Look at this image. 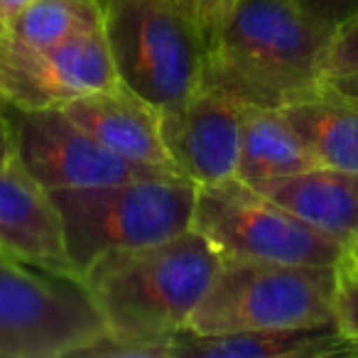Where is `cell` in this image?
<instances>
[{
	"label": "cell",
	"mask_w": 358,
	"mask_h": 358,
	"mask_svg": "<svg viewBox=\"0 0 358 358\" xmlns=\"http://www.w3.org/2000/svg\"><path fill=\"white\" fill-rule=\"evenodd\" d=\"M221 255L189 229L169 241L96 260L79 278L106 322L84 356L167 358L221 268Z\"/></svg>",
	"instance_id": "1"
},
{
	"label": "cell",
	"mask_w": 358,
	"mask_h": 358,
	"mask_svg": "<svg viewBox=\"0 0 358 358\" xmlns=\"http://www.w3.org/2000/svg\"><path fill=\"white\" fill-rule=\"evenodd\" d=\"M334 32L297 0H234L211 35L201 86L243 106L282 108L324 89Z\"/></svg>",
	"instance_id": "2"
},
{
	"label": "cell",
	"mask_w": 358,
	"mask_h": 358,
	"mask_svg": "<svg viewBox=\"0 0 358 358\" xmlns=\"http://www.w3.org/2000/svg\"><path fill=\"white\" fill-rule=\"evenodd\" d=\"M199 187L179 174L50 192L76 278L96 260L169 241L192 229Z\"/></svg>",
	"instance_id": "3"
},
{
	"label": "cell",
	"mask_w": 358,
	"mask_h": 358,
	"mask_svg": "<svg viewBox=\"0 0 358 358\" xmlns=\"http://www.w3.org/2000/svg\"><path fill=\"white\" fill-rule=\"evenodd\" d=\"M338 287V265H289L224 260L187 331L214 334L329 327Z\"/></svg>",
	"instance_id": "4"
},
{
	"label": "cell",
	"mask_w": 358,
	"mask_h": 358,
	"mask_svg": "<svg viewBox=\"0 0 358 358\" xmlns=\"http://www.w3.org/2000/svg\"><path fill=\"white\" fill-rule=\"evenodd\" d=\"M103 32L118 81L159 113L201 89L209 35L169 0H108Z\"/></svg>",
	"instance_id": "5"
},
{
	"label": "cell",
	"mask_w": 358,
	"mask_h": 358,
	"mask_svg": "<svg viewBox=\"0 0 358 358\" xmlns=\"http://www.w3.org/2000/svg\"><path fill=\"white\" fill-rule=\"evenodd\" d=\"M192 229L209 241L221 260L341 265L346 255V243L309 226L238 177L196 189Z\"/></svg>",
	"instance_id": "6"
},
{
	"label": "cell",
	"mask_w": 358,
	"mask_h": 358,
	"mask_svg": "<svg viewBox=\"0 0 358 358\" xmlns=\"http://www.w3.org/2000/svg\"><path fill=\"white\" fill-rule=\"evenodd\" d=\"M0 258V358L84 356L106 338V322L79 280L32 273Z\"/></svg>",
	"instance_id": "7"
},
{
	"label": "cell",
	"mask_w": 358,
	"mask_h": 358,
	"mask_svg": "<svg viewBox=\"0 0 358 358\" xmlns=\"http://www.w3.org/2000/svg\"><path fill=\"white\" fill-rule=\"evenodd\" d=\"M0 113L10 130L17 164L47 192L177 174L110 152L62 108H17L0 103Z\"/></svg>",
	"instance_id": "8"
},
{
	"label": "cell",
	"mask_w": 358,
	"mask_h": 358,
	"mask_svg": "<svg viewBox=\"0 0 358 358\" xmlns=\"http://www.w3.org/2000/svg\"><path fill=\"white\" fill-rule=\"evenodd\" d=\"M118 84L103 30L84 32L52 47H25L0 37V103L17 108H64Z\"/></svg>",
	"instance_id": "9"
},
{
	"label": "cell",
	"mask_w": 358,
	"mask_h": 358,
	"mask_svg": "<svg viewBox=\"0 0 358 358\" xmlns=\"http://www.w3.org/2000/svg\"><path fill=\"white\" fill-rule=\"evenodd\" d=\"M245 106L201 86L194 96L159 113L169 162L196 187L219 185L238 174Z\"/></svg>",
	"instance_id": "10"
},
{
	"label": "cell",
	"mask_w": 358,
	"mask_h": 358,
	"mask_svg": "<svg viewBox=\"0 0 358 358\" xmlns=\"http://www.w3.org/2000/svg\"><path fill=\"white\" fill-rule=\"evenodd\" d=\"M0 253L45 273L79 280L50 192L42 189L17 159L0 169Z\"/></svg>",
	"instance_id": "11"
},
{
	"label": "cell",
	"mask_w": 358,
	"mask_h": 358,
	"mask_svg": "<svg viewBox=\"0 0 358 358\" xmlns=\"http://www.w3.org/2000/svg\"><path fill=\"white\" fill-rule=\"evenodd\" d=\"M62 110L110 152L130 162L177 172L162 145L159 110L125 89L120 81L103 91L81 96Z\"/></svg>",
	"instance_id": "12"
},
{
	"label": "cell",
	"mask_w": 358,
	"mask_h": 358,
	"mask_svg": "<svg viewBox=\"0 0 358 358\" xmlns=\"http://www.w3.org/2000/svg\"><path fill=\"white\" fill-rule=\"evenodd\" d=\"M250 187L341 243L348 245L358 236V172L353 169L317 164Z\"/></svg>",
	"instance_id": "13"
},
{
	"label": "cell",
	"mask_w": 358,
	"mask_h": 358,
	"mask_svg": "<svg viewBox=\"0 0 358 358\" xmlns=\"http://www.w3.org/2000/svg\"><path fill=\"white\" fill-rule=\"evenodd\" d=\"M351 348L353 343L338 331L336 324L214 336L182 331L169 343L167 358H319L351 356Z\"/></svg>",
	"instance_id": "14"
},
{
	"label": "cell",
	"mask_w": 358,
	"mask_h": 358,
	"mask_svg": "<svg viewBox=\"0 0 358 358\" xmlns=\"http://www.w3.org/2000/svg\"><path fill=\"white\" fill-rule=\"evenodd\" d=\"M280 110L319 164L358 172V99L324 86Z\"/></svg>",
	"instance_id": "15"
},
{
	"label": "cell",
	"mask_w": 358,
	"mask_h": 358,
	"mask_svg": "<svg viewBox=\"0 0 358 358\" xmlns=\"http://www.w3.org/2000/svg\"><path fill=\"white\" fill-rule=\"evenodd\" d=\"M317 157L280 108L245 106L236 177L255 185L317 167Z\"/></svg>",
	"instance_id": "16"
},
{
	"label": "cell",
	"mask_w": 358,
	"mask_h": 358,
	"mask_svg": "<svg viewBox=\"0 0 358 358\" xmlns=\"http://www.w3.org/2000/svg\"><path fill=\"white\" fill-rule=\"evenodd\" d=\"M106 10L99 0H32L6 22V35L25 47H52L84 32L103 30Z\"/></svg>",
	"instance_id": "17"
},
{
	"label": "cell",
	"mask_w": 358,
	"mask_h": 358,
	"mask_svg": "<svg viewBox=\"0 0 358 358\" xmlns=\"http://www.w3.org/2000/svg\"><path fill=\"white\" fill-rule=\"evenodd\" d=\"M358 74V13L336 27L327 55V81ZM324 81V84H327Z\"/></svg>",
	"instance_id": "18"
},
{
	"label": "cell",
	"mask_w": 358,
	"mask_h": 358,
	"mask_svg": "<svg viewBox=\"0 0 358 358\" xmlns=\"http://www.w3.org/2000/svg\"><path fill=\"white\" fill-rule=\"evenodd\" d=\"M336 327L353 346H358V275H348L338 268L336 302H334ZM353 353V348H351Z\"/></svg>",
	"instance_id": "19"
},
{
	"label": "cell",
	"mask_w": 358,
	"mask_h": 358,
	"mask_svg": "<svg viewBox=\"0 0 358 358\" xmlns=\"http://www.w3.org/2000/svg\"><path fill=\"white\" fill-rule=\"evenodd\" d=\"M169 3H172L177 10L185 13L187 17H192V20L209 35V42H211V35L216 32V27H219L221 20L226 17V13L234 6V0H169Z\"/></svg>",
	"instance_id": "20"
},
{
	"label": "cell",
	"mask_w": 358,
	"mask_h": 358,
	"mask_svg": "<svg viewBox=\"0 0 358 358\" xmlns=\"http://www.w3.org/2000/svg\"><path fill=\"white\" fill-rule=\"evenodd\" d=\"M297 3L334 27L343 25L348 17L358 13V0H297Z\"/></svg>",
	"instance_id": "21"
},
{
	"label": "cell",
	"mask_w": 358,
	"mask_h": 358,
	"mask_svg": "<svg viewBox=\"0 0 358 358\" xmlns=\"http://www.w3.org/2000/svg\"><path fill=\"white\" fill-rule=\"evenodd\" d=\"M15 162V148H13V138L10 130H8V123L0 113V169L10 167Z\"/></svg>",
	"instance_id": "22"
},
{
	"label": "cell",
	"mask_w": 358,
	"mask_h": 358,
	"mask_svg": "<svg viewBox=\"0 0 358 358\" xmlns=\"http://www.w3.org/2000/svg\"><path fill=\"white\" fill-rule=\"evenodd\" d=\"M30 3H32V0H0V22L6 25V22L13 20L17 13L25 10Z\"/></svg>",
	"instance_id": "23"
},
{
	"label": "cell",
	"mask_w": 358,
	"mask_h": 358,
	"mask_svg": "<svg viewBox=\"0 0 358 358\" xmlns=\"http://www.w3.org/2000/svg\"><path fill=\"white\" fill-rule=\"evenodd\" d=\"M324 86L338 91V94H346V96L358 99V74L356 76H343V79H331V81H327Z\"/></svg>",
	"instance_id": "24"
},
{
	"label": "cell",
	"mask_w": 358,
	"mask_h": 358,
	"mask_svg": "<svg viewBox=\"0 0 358 358\" xmlns=\"http://www.w3.org/2000/svg\"><path fill=\"white\" fill-rule=\"evenodd\" d=\"M338 268L348 275H358V236L346 245V255H343V260H341Z\"/></svg>",
	"instance_id": "25"
},
{
	"label": "cell",
	"mask_w": 358,
	"mask_h": 358,
	"mask_svg": "<svg viewBox=\"0 0 358 358\" xmlns=\"http://www.w3.org/2000/svg\"><path fill=\"white\" fill-rule=\"evenodd\" d=\"M3 32H6V25H3V22H0V37H3Z\"/></svg>",
	"instance_id": "26"
},
{
	"label": "cell",
	"mask_w": 358,
	"mask_h": 358,
	"mask_svg": "<svg viewBox=\"0 0 358 358\" xmlns=\"http://www.w3.org/2000/svg\"><path fill=\"white\" fill-rule=\"evenodd\" d=\"M351 356H358V346H353V353H351Z\"/></svg>",
	"instance_id": "27"
},
{
	"label": "cell",
	"mask_w": 358,
	"mask_h": 358,
	"mask_svg": "<svg viewBox=\"0 0 358 358\" xmlns=\"http://www.w3.org/2000/svg\"><path fill=\"white\" fill-rule=\"evenodd\" d=\"M99 3H101V6H106V3H108V0H99Z\"/></svg>",
	"instance_id": "28"
},
{
	"label": "cell",
	"mask_w": 358,
	"mask_h": 358,
	"mask_svg": "<svg viewBox=\"0 0 358 358\" xmlns=\"http://www.w3.org/2000/svg\"><path fill=\"white\" fill-rule=\"evenodd\" d=\"M0 258H8V255H6V253H0Z\"/></svg>",
	"instance_id": "29"
}]
</instances>
